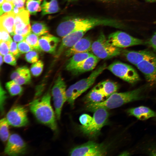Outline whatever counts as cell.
Instances as JSON below:
<instances>
[{"instance_id":"6da1fadb","label":"cell","mask_w":156,"mask_h":156,"mask_svg":"<svg viewBox=\"0 0 156 156\" xmlns=\"http://www.w3.org/2000/svg\"><path fill=\"white\" fill-rule=\"evenodd\" d=\"M104 25L117 28H123V24L117 20L98 18H75L65 20L60 23L56 29V33L63 37L73 31L86 30L88 31L93 27Z\"/></svg>"},{"instance_id":"7a4b0ae2","label":"cell","mask_w":156,"mask_h":156,"mask_svg":"<svg viewBox=\"0 0 156 156\" xmlns=\"http://www.w3.org/2000/svg\"><path fill=\"white\" fill-rule=\"evenodd\" d=\"M51 96L49 92L41 98L34 99L29 104L30 110L36 119L52 130L57 129L56 115L51 104Z\"/></svg>"},{"instance_id":"3957f363","label":"cell","mask_w":156,"mask_h":156,"mask_svg":"<svg viewBox=\"0 0 156 156\" xmlns=\"http://www.w3.org/2000/svg\"><path fill=\"white\" fill-rule=\"evenodd\" d=\"M107 68L105 64L100 66L88 77L77 81L66 90V101L72 107L73 106L76 99L92 86L97 77Z\"/></svg>"},{"instance_id":"277c9868","label":"cell","mask_w":156,"mask_h":156,"mask_svg":"<svg viewBox=\"0 0 156 156\" xmlns=\"http://www.w3.org/2000/svg\"><path fill=\"white\" fill-rule=\"evenodd\" d=\"M143 89L138 88L123 92H115L99 103L100 107L111 109L119 107L126 103L141 99Z\"/></svg>"},{"instance_id":"5b68a950","label":"cell","mask_w":156,"mask_h":156,"mask_svg":"<svg viewBox=\"0 0 156 156\" xmlns=\"http://www.w3.org/2000/svg\"><path fill=\"white\" fill-rule=\"evenodd\" d=\"M91 51L99 59L104 60L118 56L122 52L120 48L113 45L108 41L102 32L97 39L92 43Z\"/></svg>"},{"instance_id":"8992f818","label":"cell","mask_w":156,"mask_h":156,"mask_svg":"<svg viewBox=\"0 0 156 156\" xmlns=\"http://www.w3.org/2000/svg\"><path fill=\"white\" fill-rule=\"evenodd\" d=\"M94 112L92 121L89 125L80 127L81 132L91 138L95 137L99 134L101 128L106 124L109 116L107 109L103 108H99Z\"/></svg>"},{"instance_id":"52a82bcc","label":"cell","mask_w":156,"mask_h":156,"mask_svg":"<svg viewBox=\"0 0 156 156\" xmlns=\"http://www.w3.org/2000/svg\"><path fill=\"white\" fill-rule=\"evenodd\" d=\"M107 68L115 76L129 83H134L140 80L136 70L131 66L125 63L115 62Z\"/></svg>"},{"instance_id":"ba28073f","label":"cell","mask_w":156,"mask_h":156,"mask_svg":"<svg viewBox=\"0 0 156 156\" xmlns=\"http://www.w3.org/2000/svg\"><path fill=\"white\" fill-rule=\"evenodd\" d=\"M66 85L60 75L58 77L52 89V94L55 109V113L57 120L60 118L63 106L66 101Z\"/></svg>"},{"instance_id":"9c48e42d","label":"cell","mask_w":156,"mask_h":156,"mask_svg":"<svg viewBox=\"0 0 156 156\" xmlns=\"http://www.w3.org/2000/svg\"><path fill=\"white\" fill-rule=\"evenodd\" d=\"M107 153L106 147L103 144L90 141L73 148L71 156H104Z\"/></svg>"},{"instance_id":"30bf717a","label":"cell","mask_w":156,"mask_h":156,"mask_svg":"<svg viewBox=\"0 0 156 156\" xmlns=\"http://www.w3.org/2000/svg\"><path fill=\"white\" fill-rule=\"evenodd\" d=\"M108 41L113 45L119 48L143 44V40L133 37L121 31L113 32L107 38Z\"/></svg>"},{"instance_id":"8fae6325","label":"cell","mask_w":156,"mask_h":156,"mask_svg":"<svg viewBox=\"0 0 156 156\" xmlns=\"http://www.w3.org/2000/svg\"><path fill=\"white\" fill-rule=\"evenodd\" d=\"M6 118L10 125L16 127L25 126L29 122L27 109L20 105L12 107L7 113Z\"/></svg>"},{"instance_id":"7c38bea8","label":"cell","mask_w":156,"mask_h":156,"mask_svg":"<svg viewBox=\"0 0 156 156\" xmlns=\"http://www.w3.org/2000/svg\"><path fill=\"white\" fill-rule=\"evenodd\" d=\"M26 144L20 136L17 134L10 135L4 149V153L10 156H18L24 154Z\"/></svg>"},{"instance_id":"4fadbf2b","label":"cell","mask_w":156,"mask_h":156,"mask_svg":"<svg viewBox=\"0 0 156 156\" xmlns=\"http://www.w3.org/2000/svg\"><path fill=\"white\" fill-rule=\"evenodd\" d=\"M144 75L146 81L151 85L156 83V57L144 60L136 65Z\"/></svg>"},{"instance_id":"5bb4252c","label":"cell","mask_w":156,"mask_h":156,"mask_svg":"<svg viewBox=\"0 0 156 156\" xmlns=\"http://www.w3.org/2000/svg\"><path fill=\"white\" fill-rule=\"evenodd\" d=\"M87 31L86 30L76 31L63 37L60 44L55 53V57H58L65 50L73 46L83 37Z\"/></svg>"},{"instance_id":"9a60e30c","label":"cell","mask_w":156,"mask_h":156,"mask_svg":"<svg viewBox=\"0 0 156 156\" xmlns=\"http://www.w3.org/2000/svg\"><path fill=\"white\" fill-rule=\"evenodd\" d=\"M123 52L127 60L136 66L144 60H151L156 57V55L154 53L148 50H126Z\"/></svg>"},{"instance_id":"2e32d148","label":"cell","mask_w":156,"mask_h":156,"mask_svg":"<svg viewBox=\"0 0 156 156\" xmlns=\"http://www.w3.org/2000/svg\"><path fill=\"white\" fill-rule=\"evenodd\" d=\"M60 40L59 38L48 34L39 38V46L41 50L49 53L55 54Z\"/></svg>"},{"instance_id":"e0dca14e","label":"cell","mask_w":156,"mask_h":156,"mask_svg":"<svg viewBox=\"0 0 156 156\" xmlns=\"http://www.w3.org/2000/svg\"><path fill=\"white\" fill-rule=\"evenodd\" d=\"M91 40L88 37L82 38L73 46L65 52V54L67 57H71L75 54L91 51Z\"/></svg>"},{"instance_id":"ac0fdd59","label":"cell","mask_w":156,"mask_h":156,"mask_svg":"<svg viewBox=\"0 0 156 156\" xmlns=\"http://www.w3.org/2000/svg\"><path fill=\"white\" fill-rule=\"evenodd\" d=\"M99 60V58L93 54L70 72L76 75L91 70L95 67Z\"/></svg>"},{"instance_id":"d6986e66","label":"cell","mask_w":156,"mask_h":156,"mask_svg":"<svg viewBox=\"0 0 156 156\" xmlns=\"http://www.w3.org/2000/svg\"><path fill=\"white\" fill-rule=\"evenodd\" d=\"M127 112L130 115L134 116L141 120H145L156 117V112L144 106L130 108L127 110Z\"/></svg>"},{"instance_id":"ffe728a7","label":"cell","mask_w":156,"mask_h":156,"mask_svg":"<svg viewBox=\"0 0 156 156\" xmlns=\"http://www.w3.org/2000/svg\"><path fill=\"white\" fill-rule=\"evenodd\" d=\"M15 16L12 11L3 14L0 18V28L6 30L12 36L15 34L14 24Z\"/></svg>"},{"instance_id":"44dd1931","label":"cell","mask_w":156,"mask_h":156,"mask_svg":"<svg viewBox=\"0 0 156 156\" xmlns=\"http://www.w3.org/2000/svg\"><path fill=\"white\" fill-rule=\"evenodd\" d=\"M95 86L107 98L116 92L119 88L117 83L109 80L102 81Z\"/></svg>"},{"instance_id":"7402d4cb","label":"cell","mask_w":156,"mask_h":156,"mask_svg":"<svg viewBox=\"0 0 156 156\" xmlns=\"http://www.w3.org/2000/svg\"><path fill=\"white\" fill-rule=\"evenodd\" d=\"M93 54L90 52L79 53L74 54L68 60L65 66L66 69L70 71Z\"/></svg>"},{"instance_id":"603a6c76","label":"cell","mask_w":156,"mask_h":156,"mask_svg":"<svg viewBox=\"0 0 156 156\" xmlns=\"http://www.w3.org/2000/svg\"><path fill=\"white\" fill-rule=\"evenodd\" d=\"M29 12L25 8L15 16L14 27V30L21 29L29 24Z\"/></svg>"},{"instance_id":"cb8c5ba5","label":"cell","mask_w":156,"mask_h":156,"mask_svg":"<svg viewBox=\"0 0 156 156\" xmlns=\"http://www.w3.org/2000/svg\"><path fill=\"white\" fill-rule=\"evenodd\" d=\"M41 7L42 16L56 13L60 9L57 0H44Z\"/></svg>"},{"instance_id":"d4e9b609","label":"cell","mask_w":156,"mask_h":156,"mask_svg":"<svg viewBox=\"0 0 156 156\" xmlns=\"http://www.w3.org/2000/svg\"><path fill=\"white\" fill-rule=\"evenodd\" d=\"M105 96L94 86L86 95L84 100L86 104L96 103L103 101Z\"/></svg>"},{"instance_id":"484cf974","label":"cell","mask_w":156,"mask_h":156,"mask_svg":"<svg viewBox=\"0 0 156 156\" xmlns=\"http://www.w3.org/2000/svg\"><path fill=\"white\" fill-rule=\"evenodd\" d=\"M13 80L21 85L30 83L31 75L29 69L25 66H22L17 77Z\"/></svg>"},{"instance_id":"4316f807","label":"cell","mask_w":156,"mask_h":156,"mask_svg":"<svg viewBox=\"0 0 156 156\" xmlns=\"http://www.w3.org/2000/svg\"><path fill=\"white\" fill-rule=\"evenodd\" d=\"M31 30L34 34L38 36L46 34L49 32V29L46 25L44 23L41 22H32Z\"/></svg>"},{"instance_id":"83f0119b","label":"cell","mask_w":156,"mask_h":156,"mask_svg":"<svg viewBox=\"0 0 156 156\" xmlns=\"http://www.w3.org/2000/svg\"><path fill=\"white\" fill-rule=\"evenodd\" d=\"M9 125L6 118L1 119L0 121V137L1 140L5 142L8 140L10 135Z\"/></svg>"},{"instance_id":"f1b7e54d","label":"cell","mask_w":156,"mask_h":156,"mask_svg":"<svg viewBox=\"0 0 156 156\" xmlns=\"http://www.w3.org/2000/svg\"><path fill=\"white\" fill-rule=\"evenodd\" d=\"M42 0H27L26 3V9L32 15H35L41 10L40 3Z\"/></svg>"},{"instance_id":"f546056e","label":"cell","mask_w":156,"mask_h":156,"mask_svg":"<svg viewBox=\"0 0 156 156\" xmlns=\"http://www.w3.org/2000/svg\"><path fill=\"white\" fill-rule=\"evenodd\" d=\"M5 87L11 95L14 96L20 94L23 92V88L13 80L7 82Z\"/></svg>"},{"instance_id":"4dcf8cb0","label":"cell","mask_w":156,"mask_h":156,"mask_svg":"<svg viewBox=\"0 0 156 156\" xmlns=\"http://www.w3.org/2000/svg\"><path fill=\"white\" fill-rule=\"evenodd\" d=\"M38 36L31 32L26 36L25 40L34 49L38 51L41 50L39 44Z\"/></svg>"},{"instance_id":"1f68e13d","label":"cell","mask_w":156,"mask_h":156,"mask_svg":"<svg viewBox=\"0 0 156 156\" xmlns=\"http://www.w3.org/2000/svg\"><path fill=\"white\" fill-rule=\"evenodd\" d=\"M44 67L43 62L38 60L36 62L33 63L30 68V71L32 75L35 77L40 75L42 73Z\"/></svg>"},{"instance_id":"d6a6232c","label":"cell","mask_w":156,"mask_h":156,"mask_svg":"<svg viewBox=\"0 0 156 156\" xmlns=\"http://www.w3.org/2000/svg\"><path fill=\"white\" fill-rule=\"evenodd\" d=\"M25 58L27 62L33 64L38 60L39 57L38 53L34 50L26 53Z\"/></svg>"},{"instance_id":"836d02e7","label":"cell","mask_w":156,"mask_h":156,"mask_svg":"<svg viewBox=\"0 0 156 156\" xmlns=\"http://www.w3.org/2000/svg\"><path fill=\"white\" fill-rule=\"evenodd\" d=\"M17 45L19 50L21 54L26 53L30 51L35 50L25 40L19 42Z\"/></svg>"},{"instance_id":"e575fe53","label":"cell","mask_w":156,"mask_h":156,"mask_svg":"<svg viewBox=\"0 0 156 156\" xmlns=\"http://www.w3.org/2000/svg\"><path fill=\"white\" fill-rule=\"evenodd\" d=\"M14 6L12 2L4 1L0 5V15H1L4 13H6L13 11Z\"/></svg>"},{"instance_id":"d590c367","label":"cell","mask_w":156,"mask_h":156,"mask_svg":"<svg viewBox=\"0 0 156 156\" xmlns=\"http://www.w3.org/2000/svg\"><path fill=\"white\" fill-rule=\"evenodd\" d=\"M12 40L6 42H0V53L2 56H4L10 53V46Z\"/></svg>"},{"instance_id":"8d00e7d4","label":"cell","mask_w":156,"mask_h":156,"mask_svg":"<svg viewBox=\"0 0 156 156\" xmlns=\"http://www.w3.org/2000/svg\"><path fill=\"white\" fill-rule=\"evenodd\" d=\"M7 99L6 93L0 84V107L1 114H3L4 109V105Z\"/></svg>"},{"instance_id":"74e56055","label":"cell","mask_w":156,"mask_h":156,"mask_svg":"<svg viewBox=\"0 0 156 156\" xmlns=\"http://www.w3.org/2000/svg\"><path fill=\"white\" fill-rule=\"evenodd\" d=\"M92 119V117L87 114L81 115L79 118V120L81 124V126L87 127L90 123Z\"/></svg>"},{"instance_id":"f35d334b","label":"cell","mask_w":156,"mask_h":156,"mask_svg":"<svg viewBox=\"0 0 156 156\" xmlns=\"http://www.w3.org/2000/svg\"><path fill=\"white\" fill-rule=\"evenodd\" d=\"M3 59L4 62L10 65L15 66L16 64V58L10 53L3 56Z\"/></svg>"},{"instance_id":"ab89813d","label":"cell","mask_w":156,"mask_h":156,"mask_svg":"<svg viewBox=\"0 0 156 156\" xmlns=\"http://www.w3.org/2000/svg\"><path fill=\"white\" fill-rule=\"evenodd\" d=\"M10 53L12 54L16 58H18L21 54L19 50L17 44L15 41L11 42L10 49Z\"/></svg>"},{"instance_id":"60d3db41","label":"cell","mask_w":156,"mask_h":156,"mask_svg":"<svg viewBox=\"0 0 156 156\" xmlns=\"http://www.w3.org/2000/svg\"><path fill=\"white\" fill-rule=\"evenodd\" d=\"M31 27L30 24L27 25L24 28L18 30L14 31L15 34L26 36L31 32Z\"/></svg>"},{"instance_id":"b9f144b4","label":"cell","mask_w":156,"mask_h":156,"mask_svg":"<svg viewBox=\"0 0 156 156\" xmlns=\"http://www.w3.org/2000/svg\"><path fill=\"white\" fill-rule=\"evenodd\" d=\"M9 32L5 29L0 28V42L12 40Z\"/></svg>"},{"instance_id":"7bdbcfd3","label":"cell","mask_w":156,"mask_h":156,"mask_svg":"<svg viewBox=\"0 0 156 156\" xmlns=\"http://www.w3.org/2000/svg\"><path fill=\"white\" fill-rule=\"evenodd\" d=\"M147 43L156 52V33L151 37Z\"/></svg>"},{"instance_id":"ee69618b","label":"cell","mask_w":156,"mask_h":156,"mask_svg":"<svg viewBox=\"0 0 156 156\" xmlns=\"http://www.w3.org/2000/svg\"><path fill=\"white\" fill-rule=\"evenodd\" d=\"M25 2V0H13L12 3L14 6L20 9H23Z\"/></svg>"},{"instance_id":"f6af8a7d","label":"cell","mask_w":156,"mask_h":156,"mask_svg":"<svg viewBox=\"0 0 156 156\" xmlns=\"http://www.w3.org/2000/svg\"><path fill=\"white\" fill-rule=\"evenodd\" d=\"M12 36L13 40L16 42H19L25 40L26 36L17 34H14Z\"/></svg>"},{"instance_id":"bcb514c9","label":"cell","mask_w":156,"mask_h":156,"mask_svg":"<svg viewBox=\"0 0 156 156\" xmlns=\"http://www.w3.org/2000/svg\"><path fill=\"white\" fill-rule=\"evenodd\" d=\"M23 9H20L14 6L12 12L15 15H16L20 12Z\"/></svg>"},{"instance_id":"7dc6e473","label":"cell","mask_w":156,"mask_h":156,"mask_svg":"<svg viewBox=\"0 0 156 156\" xmlns=\"http://www.w3.org/2000/svg\"><path fill=\"white\" fill-rule=\"evenodd\" d=\"M3 56L0 54V66L1 67V65L2 64L3 62V57L2 56Z\"/></svg>"},{"instance_id":"c3c4849f","label":"cell","mask_w":156,"mask_h":156,"mask_svg":"<svg viewBox=\"0 0 156 156\" xmlns=\"http://www.w3.org/2000/svg\"><path fill=\"white\" fill-rule=\"evenodd\" d=\"M149 3L156 2V0H143Z\"/></svg>"},{"instance_id":"681fc988","label":"cell","mask_w":156,"mask_h":156,"mask_svg":"<svg viewBox=\"0 0 156 156\" xmlns=\"http://www.w3.org/2000/svg\"><path fill=\"white\" fill-rule=\"evenodd\" d=\"M152 154L153 155L156 156V150L153 151L152 153Z\"/></svg>"},{"instance_id":"f907efd6","label":"cell","mask_w":156,"mask_h":156,"mask_svg":"<svg viewBox=\"0 0 156 156\" xmlns=\"http://www.w3.org/2000/svg\"><path fill=\"white\" fill-rule=\"evenodd\" d=\"M4 1V0H0V5H1Z\"/></svg>"},{"instance_id":"816d5d0a","label":"cell","mask_w":156,"mask_h":156,"mask_svg":"<svg viewBox=\"0 0 156 156\" xmlns=\"http://www.w3.org/2000/svg\"><path fill=\"white\" fill-rule=\"evenodd\" d=\"M13 0H5V1L12 3Z\"/></svg>"},{"instance_id":"f5cc1de1","label":"cell","mask_w":156,"mask_h":156,"mask_svg":"<svg viewBox=\"0 0 156 156\" xmlns=\"http://www.w3.org/2000/svg\"><path fill=\"white\" fill-rule=\"evenodd\" d=\"M99 0L101 1H108L110 0Z\"/></svg>"},{"instance_id":"db71d44e","label":"cell","mask_w":156,"mask_h":156,"mask_svg":"<svg viewBox=\"0 0 156 156\" xmlns=\"http://www.w3.org/2000/svg\"><path fill=\"white\" fill-rule=\"evenodd\" d=\"M69 1H75V0H68Z\"/></svg>"},{"instance_id":"11a10c76","label":"cell","mask_w":156,"mask_h":156,"mask_svg":"<svg viewBox=\"0 0 156 156\" xmlns=\"http://www.w3.org/2000/svg\"></svg>"}]
</instances>
